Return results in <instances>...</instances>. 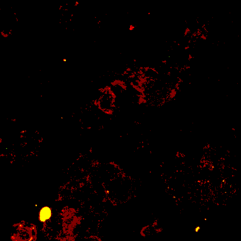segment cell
Listing matches in <instances>:
<instances>
[{
	"mask_svg": "<svg viewBox=\"0 0 241 241\" xmlns=\"http://www.w3.org/2000/svg\"><path fill=\"white\" fill-rule=\"evenodd\" d=\"M51 215L50 210L48 208H44L42 209L40 215V218L42 221H44L46 219L49 218Z\"/></svg>",
	"mask_w": 241,
	"mask_h": 241,
	"instance_id": "6da1fadb",
	"label": "cell"
}]
</instances>
